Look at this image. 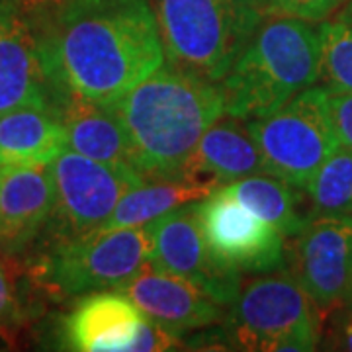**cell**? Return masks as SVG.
I'll return each mask as SVG.
<instances>
[{"instance_id": "obj_1", "label": "cell", "mask_w": 352, "mask_h": 352, "mask_svg": "<svg viewBox=\"0 0 352 352\" xmlns=\"http://www.w3.org/2000/svg\"><path fill=\"white\" fill-rule=\"evenodd\" d=\"M28 12L57 110L69 100L110 106L164 63L149 0H61Z\"/></svg>"}, {"instance_id": "obj_2", "label": "cell", "mask_w": 352, "mask_h": 352, "mask_svg": "<svg viewBox=\"0 0 352 352\" xmlns=\"http://www.w3.org/2000/svg\"><path fill=\"white\" fill-rule=\"evenodd\" d=\"M110 108L126 127L135 168L147 180L178 178L206 129L226 116L219 82L168 63Z\"/></svg>"}, {"instance_id": "obj_3", "label": "cell", "mask_w": 352, "mask_h": 352, "mask_svg": "<svg viewBox=\"0 0 352 352\" xmlns=\"http://www.w3.org/2000/svg\"><path fill=\"white\" fill-rule=\"evenodd\" d=\"M321 22L286 14L266 16L219 80L223 112L256 120L321 80Z\"/></svg>"}, {"instance_id": "obj_4", "label": "cell", "mask_w": 352, "mask_h": 352, "mask_svg": "<svg viewBox=\"0 0 352 352\" xmlns=\"http://www.w3.org/2000/svg\"><path fill=\"white\" fill-rule=\"evenodd\" d=\"M168 65L219 82L264 20L245 0H155Z\"/></svg>"}, {"instance_id": "obj_5", "label": "cell", "mask_w": 352, "mask_h": 352, "mask_svg": "<svg viewBox=\"0 0 352 352\" xmlns=\"http://www.w3.org/2000/svg\"><path fill=\"white\" fill-rule=\"evenodd\" d=\"M323 314L288 268L258 274L229 305L223 331L235 351H317Z\"/></svg>"}, {"instance_id": "obj_6", "label": "cell", "mask_w": 352, "mask_h": 352, "mask_svg": "<svg viewBox=\"0 0 352 352\" xmlns=\"http://www.w3.org/2000/svg\"><path fill=\"white\" fill-rule=\"evenodd\" d=\"M151 223L94 229L53 241L34 266V276L55 296L78 298L100 289H120L151 266Z\"/></svg>"}, {"instance_id": "obj_7", "label": "cell", "mask_w": 352, "mask_h": 352, "mask_svg": "<svg viewBox=\"0 0 352 352\" xmlns=\"http://www.w3.org/2000/svg\"><path fill=\"white\" fill-rule=\"evenodd\" d=\"M247 127L263 155L266 175L300 190L340 147L331 112V92L325 85L298 92L276 112L247 120Z\"/></svg>"}, {"instance_id": "obj_8", "label": "cell", "mask_w": 352, "mask_h": 352, "mask_svg": "<svg viewBox=\"0 0 352 352\" xmlns=\"http://www.w3.org/2000/svg\"><path fill=\"white\" fill-rule=\"evenodd\" d=\"M55 186V208L50 223L55 239L100 229L118 201L147 178L65 149L50 163Z\"/></svg>"}, {"instance_id": "obj_9", "label": "cell", "mask_w": 352, "mask_h": 352, "mask_svg": "<svg viewBox=\"0 0 352 352\" xmlns=\"http://www.w3.org/2000/svg\"><path fill=\"white\" fill-rule=\"evenodd\" d=\"M286 268L319 311L351 302L352 217H317L286 241Z\"/></svg>"}, {"instance_id": "obj_10", "label": "cell", "mask_w": 352, "mask_h": 352, "mask_svg": "<svg viewBox=\"0 0 352 352\" xmlns=\"http://www.w3.org/2000/svg\"><path fill=\"white\" fill-rule=\"evenodd\" d=\"M194 208L208 245L229 266L249 274L286 268V237L221 186L194 201Z\"/></svg>"}, {"instance_id": "obj_11", "label": "cell", "mask_w": 352, "mask_h": 352, "mask_svg": "<svg viewBox=\"0 0 352 352\" xmlns=\"http://www.w3.org/2000/svg\"><path fill=\"white\" fill-rule=\"evenodd\" d=\"M151 235L153 266L188 280L221 307H229L239 298L241 272L208 245L194 201L153 221Z\"/></svg>"}, {"instance_id": "obj_12", "label": "cell", "mask_w": 352, "mask_h": 352, "mask_svg": "<svg viewBox=\"0 0 352 352\" xmlns=\"http://www.w3.org/2000/svg\"><path fill=\"white\" fill-rule=\"evenodd\" d=\"M20 106L57 110V98L32 16L18 0H0V113Z\"/></svg>"}, {"instance_id": "obj_13", "label": "cell", "mask_w": 352, "mask_h": 352, "mask_svg": "<svg viewBox=\"0 0 352 352\" xmlns=\"http://www.w3.org/2000/svg\"><path fill=\"white\" fill-rule=\"evenodd\" d=\"M138 309L173 333H196L223 321L226 311L188 280L147 266L120 288Z\"/></svg>"}, {"instance_id": "obj_14", "label": "cell", "mask_w": 352, "mask_h": 352, "mask_svg": "<svg viewBox=\"0 0 352 352\" xmlns=\"http://www.w3.org/2000/svg\"><path fill=\"white\" fill-rule=\"evenodd\" d=\"M55 186L50 164L0 166V247L8 252L25 249L50 223Z\"/></svg>"}, {"instance_id": "obj_15", "label": "cell", "mask_w": 352, "mask_h": 352, "mask_svg": "<svg viewBox=\"0 0 352 352\" xmlns=\"http://www.w3.org/2000/svg\"><path fill=\"white\" fill-rule=\"evenodd\" d=\"M145 315L120 289L85 294L65 317V349L78 352L131 351Z\"/></svg>"}, {"instance_id": "obj_16", "label": "cell", "mask_w": 352, "mask_h": 352, "mask_svg": "<svg viewBox=\"0 0 352 352\" xmlns=\"http://www.w3.org/2000/svg\"><path fill=\"white\" fill-rule=\"evenodd\" d=\"M251 175H266L263 155L247 122L227 116L206 129L178 178L221 186Z\"/></svg>"}, {"instance_id": "obj_17", "label": "cell", "mask_w": 352, "mask_h": 352, "mask_svg": "<svg viewBox=\"0 0 352 352\" xmlns=\"http://www.w3.org/2000/svg\"><path fill=\"white\" fill-rule=\"evenodd\" d=\"M57 112L63 122L67 149L126 173H138L126 127L110 106L69 100Z\"/></svg>"}, {"instance_id": "obj_18", "label": "cell", "mask_w": 352, "mask_h": 352, "mask_svg": "<svg viewBox=\"0 0 352 352\" xmlns=\"http://www.w3.org/2000/svg\"><path fill=\"white\" fill-rule=\"evenodd\" d=\"M65 149V127L55 108L20 106L0 113L2 164H50Z\"/></svg>"}, {"instance_id": "obj_19", "label": "cell", "mask_w": 352, "mask_h": 352, "mask_svg": "<svg viewBox=\"0 0 352 352\" xmlns=\"http://www.w3.org/2000/svg\"><path fill=\"white\" fill-rule=\"evenodd\" d=\"M229 196L243 204L252 214L263 217L286 237H296L309 223L307 198L303 190L270 175H251L221 184Z\"/></svg>"}, {"instance_id": "obj_20", "label": "cell", "mask_w": 352, "mask_h": 352, "mask_svg": "<svg viewBox=\"0 0 352 352\" xmlns=\"http://www.w3.org/2000/svg\"><path fill=\"white\" fill-rule=\"evenodd\" d=\"M217 186L196 182L190 178H159L145 180L131 188L118 201L110 219L100 229L139 227L157 221L190 201L201 200Z\"/></svg>"}, {"instance_id": "obj_21", "label": "cell", "mask_w": 352, "mask_h": 352, "mask_svg": "<svg viewBox=\"0 0 352 352\" xmlns=\"http://www.w3.org/2000/svg\"><path fill=\"white\" fill-rule=\"evenodd\" d=\"M309 221L317 217H352V149L340 145L305 184Z\"/></svg>"}, {"instance_id": "obj_22", "label": "cell", "mask_w": 352, "mask_h": 352, "mask_svg": "<svg viewBox=\"0 0 352 352\" xmlns=\"http://www.w3.org/2000/svg\"><path fill=\"white\" fill-rule=\"evenodd\" d=\"M321 80L329 92H352V10L321 22Z\"/></svg>"}, {"instance_id": "obj_23", "label": "cell", "mask_w": 352, "mask_h": 352, "mask_svg": "<svg viewBox=\"0 0 352 352\" xmlns=\"http://www.w3.org/2000/svg\"><path fill=\"white\" fill-rule=\"evenodd\" d=\"M349 0H276V14L302 18L307 22H325Z\"/></svg>"}, {"instance_id": "obj_24", "label": "cell", "mask_w": 352, "mask_h": 352, "mask_svg": "<svg viewBox=\"0 0 352 352\" xmlns=\"http://www.w3.org/2000/svg\"><path fill=\"white\" fill-rule=\"evenodd\" d=\"M329 317L331 321L329 327L323 329L325 339H321V342L329 351L352 352V302L337 307Z\"/></svg>"}, {"instance_id": "obj_25", "label": "cell", "mask_w": 352, "mask_h": 352, "mask_svg": "<svg viewBox=\"0 0 352 352\" xmlns=\"http://www.w3.org/2000/svg\"><path fill=\"white\" fill-rule=\"evenodd\" d=\"M24 309L12 288V282L0 264V331H10L24 323Z\"/></svg>"}, {"instance_id": "obj_26", "label": "cell", "mask_w": 352, "mask_h": 352, "mask_svg": "<svg viewBox=\"0 0 352 352\" xmlns=\"http://www.w3.org/2000/svg\"><path fill=\"white\" fill-rule=\"evenodd\" d=\"M331 112L340 145L352 149V92H331Z\"/></svg>"}, {"instance_id": "obj_27", "label": "cell", "mask_w": 352, "mask_h": 352, "mask_svg": "<svg viewBox=\"0 0 352 352\" xmlns=\"http://www.w3.org/2000/svg\"><path fill=\"white\" fill-rule=\"evenodd\" d=\"M245 2H249L254 10L263 14L264 18L276 14V0H245Z\"/></svg>"}, {"instance_id": "obj_28", "label": "cell", "mask_w": 352, "mask_h": 352, "mask_svg": "<svg viewBox=\"0 0 352 352\" xmlns=\"http://www.w3.org/2000/svg\"><path fill=\"white\" fill-rule=\"evenodd\" d=\"M25 10H36V8H43V6H50V4H57L61 0H18Z\"/></svg>"}, {"instance_id": "obj_29", "label": "cell", "mask_w": 352, "mask_h": 352, "mask_svg": "<svg viewBox=\"0 0 352 352\" xmlns=\"http://www.w3.org/2000/svg\"><path fill=\"white\" fill-rule=\"evenodd\" d=\"M351 302H352V286H351ZM351 302H349V303H351Z\"/></svg>"}, {"instance_id": "obj_30", "label": "cell", "mask_w": 352, "mask_h": 352, "mask_svg": "<svg viewBox=\"0 0 352 352\" xmlns=\"http://www.w3.org/2000/svg\"><path fill=\"white\" fill-rule=\"evenodd\" d=\"M0 166H2V163H0Z\"/></svg>"}]
</instances>
